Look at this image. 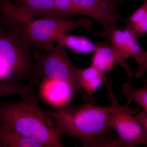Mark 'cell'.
I'll use <instances>...</instances> for the list:
<instances>
[{
  "label": "cell",
  "instance_id": "8fae6325",
  "mask_svg": "<svg viewBox=\"0 0 147 147\" xmlns=\"http://www.w3.org/2000/svg\"><path fill=\"white\" fill-rule=\"evenodd\" d=\"M23 14L35 18L38 16H58L55 0H10Z\"/></svg>",
  "mask_w": 147,
  "mask_h": 147
},
{
  "label": "cell",
  "instance_id": "9c48e42d",
  "mask_svg": "<svg viewBox=\"0 0 147 147\" xmlns=\"http://www.w3.org/2000/svg\"><path fill=\"white\" fill-rule=\"evenodd\" d=\"M75 77L79 86L90 97L102 84L105 85L107 90L111 88L110 80L105 73L92 65L86 68L76 67Z\"/></svg>",
  "mask_w": 147,
  "mask_h": 147
},
{
  "label": "cell",
  "instance_id": "9a60e30c",
  "mask_svg": "<svg viewBox=\"0 0 147 147\" xmlns=\"http://www.w3.org/2000/svg\"><path fill=\"white\" fill-rule=\"evenodd\" d=\"M57 42L77 54L94 53L98 46L86 38L67 34L61 36Z\"/></svg>",
  "mask_w": 147,
  "mask_h": 147
},
{
  "label": "cell",
  "instance_id": "3957f363",
  "mask_svg": "<svg viewBox=\"0 0 147 147\" xmlns=\"http://www.w3.org/2000/svg\"><path fill=\"white\" fill-rule=\"evenodd\" d=\"M8 26L15 29L29 45L41 53L53 48L55 41L69 31L77 28L90 31L93 25L91 21L85 18L73 20L51 16L35 19L21 15Z\"/></svg>",
  "mask_w": 147,
  "mask_h": 147
},
{
  "label": "cell",
  "instance_id": "277c9868",
  "mask_svg": "<svg viewBox=\"0 0 147 147\" xmlns=\"http://www.w3.org/2000/svg\"><path fill=\"white\" fill-rule=\"evenodd\" d=\"M30 46L12 27H0V64L15 80L39 83Z\"/></svg>",
  "mask_w": 147,
  "mask_h": 147
},
{
  "label": "cell",
  "instance_id": "6da1fadb",
  "mask_svg": "<svg viewBox=\"0 0 147 147\" xmlns=\"http://www.w3.org/2000/svg\"><path fill=\"white\" fill-rule=\"evenodd\" d=\"M17 103L0 101V116L16 130L44 147H63L54 121L40 108L37 94L22 98Z\"/></svg>",
  "mask_w": 147,
  "mask_h": 147
},
{
  "label": "cell",
  "instance_id": "e0dca14e",
  "mask_svg": "<svg viewBox=\"0 0 147 147\" xmlns=\"http://www.w3.org/2000/svg\"><path fill=\"white\" fill-rule=\"evenodd\" d=\"M121 91L130 101L137 102L147 113V79L144 86L139 88H133L129 82H125L123 84Z\"/></svg>",
  "mask_w": 147,
  "mask_h": 147
},
{
  "label": "cell",
  "instance_id": "52a82bcc",
  "mask_svg": "<svg viewBox=\"0 0 147 147\" xmlns=\"http://www.w3.org/2000/svg\"><path fill=\"white\" fill-rule=\"evenodd\" d=\"M125 0H72L74 14L88 16L97 21L104 31L98 36L104 37L118 28L121 20L119 7Z\"/></svg>",
  "mask_w": 147,
  "mask_h": 147
},
{
  "label": "cell",
  "instance_id": "7a4b0ae2",
  "mask_svg": "<svg viewBox=\"0 0 147 147\" xmlns=\"http://www.w3.org/2000/svg\"><path fill=\"white\" fill-rule=\"evenodd\" d=\"M113 105L99 107L93 104H77L64 110H45L53 119L60 137L67 135L88 147L96 136L108 131L106 122Z\"/></svg>",
  "mask_w": 147,
  "mask_h": 147
},
{
  "label": "cell",
  "instance_id": "ba28073f",
  "mask_svg": "<svg viewBox=\"0 0 147 147\" xmlns=\"http://www.w3.org/2000/svg\"><path fill=\"white\" fill-rule=\"evenodd\" d=\"M38 87L40 98L57 108H62L71 101L74 90L68 82L62 80H40Z\"/></svg>",
  "mask_w": 147,
  "mask_h": 147
},
{
  "label": "cell",
  "instance_id": "cb8c5ba5",
  "mask_svg": "<svg viewBox=\"0 0 147 147\" xmlns=\"http://www.w3.org/2000/svg\"><path fill=\"white\" fill-rule=\"evenodd\" d=\"M2 118L1 117V116H0V122H1V121Z\"/></svg>",
  "mask_w": 147,
  "mask_h": 147
},
{
  "label": "cell",
  "instance_id": "7c38bea8",
  "mask_svg": "<svg viewBox=\"0 0 147 147\" xmlns=\"http://www.w3.org/2000/svg\"><path fill=\"white\" fill-rule=\"evenodd\" d=\"M104 37L107 38L111 42L117 57V63L126 71L129 77L132 78L133 75L131 68L126 62L130 56L124 31L118 28L115 29Z\"/></svg>",
  "mask_w": 147,
  "mask_h": 147
},
{
  "label": "cell",
  "instance_id": "44dd1931",
  "mask_svg": "<svg viewBox=\"0 0 147 147\" xmlns=\"http://www.w3.org/2000/svg\"><path fill=\"white\" fill-rule=\"evenodd\" d=\"M135 75L138 78H141L145 74H147V52L143 60L134 71Z\"/></svg>",
  "mask_w": 147,
  "mask_h": 147
},
{
  "label": "cell",
  "instance_id": "8992f818",
  "mask_svg": "<svg viewBox=\"0 0 147 147\" xmlns=\"http://www.w3.org/2000/svg\"><path fill=\"white\" fill-rule=\"evenodd\" d=\"M107 90L113 109L107 119L106 126L117 132L126 147H135L141 144L147 146L146 131L135 117L131 115V110L121 106L111 89Z\"/></svg>",
  "mask_w": 147,
  "mask_h": 147
},
{
  "label": "cell",
  "instance_id": "ac0fdd59",
  "mask_svg": "<svg viewBox=\"0 0 147 147\" xmlns=\"http://www.w3.org/2000/svg\"><path fill=\"white\" fill-rule=\"evenodd\" d=\"M127 41L130 57L134 58L137 65L142 62L146 55L147 52L139 45L138 38L127 29L124 30Z\"/></svg>",
  "mask_w": 147,
  "mask_h": 147
},
{
  "label": "cell",
  "instance_id": "7402d4cb",
  "mask_svg": "<svg viewBox=\"0 0 147 147\" xmlns=\"http://www.w3.org/2000/svg\"><path fill=\"white\" fill-rule=\"evenodd\" d=\"M135 117L145 129L147 135V113L143 110L141 113L137 114Z\"/></svg>",
  "mask_w": 147,
  "mask_h": 147
},
{
  "label": "cell",
  "instance_id": "5bb4252c",
  "mask_svg": "<svg viewBox=\"0 0 147 147\" xmlns=\"http://www.w3.org/2000/svg\"><path fill=\"white\" fill-rule=\"evenodd\" d=\"M116 63L117 57L111 44L99 43L94 52L91 65L105 73L112 70Z\"/></svg>",
  "mask_w": 147,
  "mask_h": 147
},
{
  "label": "cell",
  "instance_id": "30bf717a",
  "mask_svg": "<svg viewBox=\"0 0 147 147\" xmlns=\"http://www.w3.org/2000/svg\"><path fill=\"white\" fill-rule=\"evenodd\" d=\"M0 147H44L37 141L27 138L2 119L0 122Z\"/></svg>",
  "mask_w": 147,
  "mask_h": 147
},
{
  "label": "cell",
  "instance_id": "2e32d148",
  "mask_svg": "<svg viewBox=\"0 0 147 147\" xmlns=\"http://www.w3.org/2000/svg\"><path fill=\"white\" fill-rule=\"evenodd\" d=\"M126 28L138 39L147 34V0L140 8L125 20Z\"/></svg>",
  "mask_w": 147,
  "mask_h": 147
},
{
  "label": "cell",
  "instance_id": "ffe728a7",
  "mask_svg": "<svg viewBox=\"0 0 147 147\" xmlns=\"http://www.w3.org/2000/svg\"><path fill=\"white\" fill-rule=\"evenodd\" d=\"M58 16L69 18L74 14L72 0H55Z\"/></svg>",
  "mask_w": 147,
  "mask_h": 147
},
{
  "label": "cell",
  "instance_id": "d6986e66",
  "mask_svg": "<svg viewBox=\"0 0 147 147\" xmlns=\"http://www.w3.org/2000/svg\"><path fill=\"white\" fill-rule=\"evenodd\" d=\"M126 147L119 137L114 136L109 130L96 136L88 147Z\"/></svg>",
  "mask_w": 147,
  "mask_h": 147
},
{
  "label": "cell",
  "instance_id": "603a6c76",
  "mask_svg": "<svg viewBox=\"0 0 147 147\" xmlns=\"http://www.w3.org/2000/svg\"><path fill=\"white\" fill-rule=\"evenodd\" d=\"M13 78L10 72L6 70L0 69V81L6 79Z\"/></svg>",
  "mask_w": 147,
  "mask_h": 147
},
{
  "label": "cell",
  "instance_id": "4fadbf2b",
  "mask_svg": "<svg viewBox=\"0 0 147 147\" xmlns=\"http://www.w3.org/2000/svg\"><path fill=\"white\" fill-rule=\"evenodd\" d=\"M38 84L34 82L25 84L15 79H4L0 81V98L10 95H18L22 98L36 94L38 91L35 87Z\"/></svg>",
  "mask_w": 147,
  "mask_h": 147
},
{
  "label": "cell",
  "instance_id": "5b68a950",
  "mask_svg": "<svg viewBox=\"0 0 147 147\" xmlns=\"http://www.w3.org/2000/svg\"><path fill=\"white\" fill-rule=\"evenodd\" d=\"M33 56L37 77L40 80L55 79L67 81L74 90L82 96L85 103L93 104L95 102L94 98L85 94L79 86L75 77L76 67L69 59L65 47L57 42V45L45 53L35 50Z\"/></svg>",
  "mask_w": 147,
  "mask_h": 147
}]
</instances>
